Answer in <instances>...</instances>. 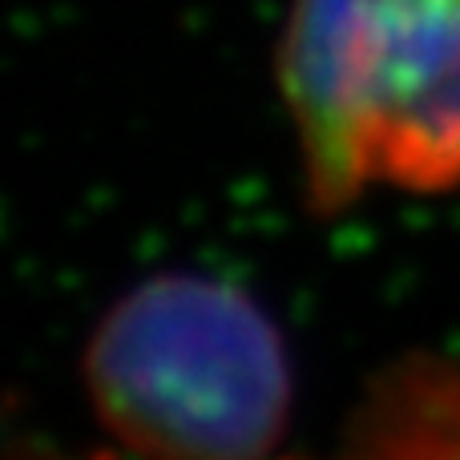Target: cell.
<instances>
[{"label": "cell", "mask_w": 460, "mask_h": 460, "mask_svg": "<svg viewBox=\"0 0 460 460\" xmlns=\"http://www.w3.org/2000/svg\"><path fill=\"white\" fill-rule=\"evenodd\" d=\"M372 174L376 182L416 194L460 186V0L448 4L384 102Z\"/></svg>", "instance_id": "3957f363"}, {"label": "cell", "mask_w": 460, "mask_h": 460, "mask_svg": "<svg viewBox=\"0 0 460 460\" xmlns=\"http://www.w3.org/2000/svg\"><path fill=\"white\" fill-rule=\"evenodd\" d=\"M359 432L367 448H460V367H400L367 400Z\"/></svg>", "instance_id": "277c9868"}, {"label": "cell", "mask_w": 460, "mask_h": 460, "mask_svg": "<svg viewBox=\"0 0 460 460\" xmlns=\"http://www.w3.org/2000/svg\"><path fill=\"white\" fill-rule=\"evenodd\" d=\"M93 416L150 456H262L291 424L275 319L226 279L154 275L113 303L85 351Z\"/></svg>", "instance_id": "6da1fadb"}, {"label": "cell", "mask_w": 460, "mask_h": 460, "mask_svg": "<svg viewBox=\"0 0 460 460\" xmlns=\"http://www.w3.org/2000/svg\"><path fill=\"white\" fill-rule=\"evenodd\" d=\"M453 0H291L279 81L299 142L307 199H364L380 110Z\"/></svg>", "instance_id": "7a4b0ae2"}]
</instances>
